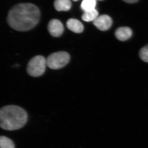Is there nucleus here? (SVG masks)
Wrapping results in <instances>:
<instances>
[{"label":"nucleus","mask_w":148,"mask_h":148,"mask_svg":"<svg viewBox=\"0 0 148 148\" xmlns=\"http://www.w3.org/2000/svg\"><path fill=\"white\" fill-rule=\"evenodd\" d=\"M39 9L32 3H24L14 5L9 12L8 23L12 29L26 32L34 28L39 21Z\"/></svg>","instance_id":"nucleus-1"},{"label":"nucleus","mask_w":148,"mask_h":148,"mask_svg":"<svg viewBox=\"0 0 148 148\" xmlns=\"http://www.w3.org/2000/svg\"><path fill=\"white\" fill-rule=\"evenodd\" d=\"M28 114L24 109L19 106H5L0 110V125L2 129L14 130L22 128L26 124Z\"/></svg>","instance_id":"nucleus-2"},{"label":"nucleus","mask_w":148,"mask_h":148,"mask_svg":"<svg viewBox=\"0 0 148 148\" xmlns=\"http://www.w3.org/2000/svg\"><path fill=\"white\" fill-rule=\"evenodd\" d=\"M47 60L45 58L42 56H36L29 61L27 65V73L32 77L40 76L45 72Z\"/></svg>","instance_id":"nucleus-3"},{"label":"nucleus","mask_w":148,"mask_h":148,"mask_svg":"<svg viewBox=\"0 0 148 148\" xmlns=\"http://www.w3.org/2000/svg\"><path fill=\"white\" fill-rule=\"evenodd\" d=\"M70 56L66 51H58L51 54L48 57L47 65L49 68L57 70L63 68L70 61Z\"/></svg>","instance_id":"nucleus-4"},{"label":"nucleus","mask_w":148,"mask_h":148,"mask_svg":"<svg viewBox=\"0 0 148 148\" xmlns=\"http://www.w3.org/2000/svg\"><path fill=\"white\" fill-rule=\"evenodd\" d=\"M93 23L94 26L99 30L106 31L110 28L112 24V20L108 15L103 14L98 16Z\"/></svg>","instance_id":"nucleus-5"},{"label":"nucleus","mask_w":148,"mask_h":148,"mask_svg":"<svg viewBox=\"0 0 148 148\" xmlns=\"http://www.w3.org/2000/svg\"><path fill=\"white\" fill-rule=\"evenodd\" d=\"M48 30L52 36L59 37L63 34L64 27L61 21L58 19H53L49 23Z\"/></svg>","instance_id":"nucleus-6"},{"label":"nucleus","mask_w":148,"mask_h":148,"mask_svg":"<svg viewBox=\"0 0 148 148\" xmlns=\"http://www.w3.org/2000/svg\"><path fill=\"white\" fill-rule=\"evenodd\" d=\"M132 30L127 27H120L115 32V36L118 40L124 41L129 39L132 36Z\"/></svg>","instance_id":"nucleus-7"},{"label":"nucleus","mask_w":148,"mask_h":148,"mask_svg":"<svg viewBox=\"0 0 148 148\" xmlns=\"http://www.w3.org/2000/svg\"><path fill=\"white\" fill-rule=\"evenodd\" d=\"M66 25L69 30L77 34L82 33L84 29V27L82 22L75 18L69 19L67 21Z\"/></svg>","instance_id":"nucleus-8"},{"label":"nucleus","mask_w":148,"mask_h":148,"mask_svg":"<svg viewBox=\"0 0 148 148\" xmlns=\"http://www.w3.org/2000/svg\"><path fill=\"white\" fill-rule=\"evenodd\" d=\"M54 6L58 11H67L71 8V0H55Z\"/></svg>","instance_id":"nucleus-9"},{"label":"nucleus","mask_w":148,"mask_h":148,"mask_svg":"<svg viewBox=\"0 0 148 148\" xmlns=\"http://www.w3.org/2000/svg\"><path fill=\"white\" fill-rule=\"evenodd\" d=\"M98 16V12L96 9L89 11L84 12L82 18L86 22L94 21Z\"/></svg>","instance_id":"nucleus-10"},{"label":"nucleus","mask_w":148,"mask_h":148,"mask_svg":"<svg viewBox=\"0 0 148 148\" xmlns=\"http://www.w3.org/2000/svg\"><path fill=\"white\" fill-rule=\"evenodd\" d=\"M96 0H83L81 8L84 11L87 12L95 9Z\"/></svg>","instance_id":"nucleus-11"},{"label":"nucleus","mask_w":148,"mask_h":148,"mask_svg":"<svg viewBox=\"0 0 148 148\" xmlns=\"http://www.w3.org/2000/svg\"><path fill=\"white\" fill-rule=\"evenodd\" d=\"M1 148H15L13 141L5 136H2L0 138Z\"/></svg>","instance_id":"nucleus-12"},{"label":"nucleus","mask_w":148,"mask_h":148,"mask_svg":"<svg viewBox=\"0 0 148 148\" xmlns=\"http://www.w3.org/2000/svg\"><path fill=\"white\" fill-rule=\"evenodd\" d=\"M139 56L142 61L148 63V45L140 49Z\"/></svg>","instance_id":"nucleus-13"},{"label":"nucleus","mask_w":148,"mask_h":148,"mask_svg":"<svg viewBox=\"0 0 148 148\" xmlns=\"http://www.w3.org/2000/svg\"><path fill=\"white\" fill-rule=\"evenodd\" d=\"M124 1L127 3H133L138 2V0H123Z\"/></svg>","instance_id":"nucleus-14"},{"label":"nucleus","mask_w":148,"mask_h":148,"mask_svg":"<svg viewBox=\"0 0 148 148\" xmlns=\"http://www.w3.org/2000/svg\"><path fill=\"white\" fill-rule=\"evenodd\" d=\"M74 1H78V0H73Z\"/></svg>","instance_id":"nucleus-15"},{"label":"nucleus","mask_w":148,"mask_h":148,"mask_svg":"<svg viewBox=\"0 0 148 148\" xmlns=\"http://www.w3.org/2000/svg\"><path fill=\"white\" fill-rule=\"evenodd\" d=\"M96 1H103V0H96Z\"/></svg>","instance_id":"nucleus-16"}]
</instances>
